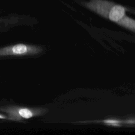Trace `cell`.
<instances>
[{"mask_svg":"<svg viewBox=\"0 0 135 135\" xmlns=\"http://www.w3.org/2000/svg\"><path fill=\"white\" fill-rule=\"evenodd\" d=\"M81 3L89 10L115 23L126 14L127 10L124 6L108 0H89Z\"/></svg>","mask_w":135,"mask_h":135,"instance_id":"6da1fadb","label":"cell"},{"mask_svg":"<svg viewBox=\"0 0 135 135\" xmlns=\"http://www.w3.org/2000/svg\"><path fill=\"white\" fill-rule=\"evenodd\" d=\"M0 111L6 114V116L4 119L20 121L23 119H27L44 114L47 111V109L30 108L15 105H8L1 107Z\"/></svg>","mask_w":135,"mask_h":135,"instance_id":"7a4b0ae2","label":"cell"},{"mask_svg":"<svg viewBox=\"0 0 135 135\" xmlns=\"http://www.w3.org/2000/svg\"><path fill=\"white\" fill-rule=\"evenodd\" d=\"M42 51L40 46L19 43L0 47V57L36 55Z\"/></svg>","mask_w":135,"mask_h":135,"instance_id":"3957f363","label":"cell"},{"mask_svg":"<svg viewBox=\"0 0 135 135\" xmlns=\"http://www.w3.org/2000/svg\"><path fill=\"white\" fill-rule=\"evenodd\" d=\"M116 23L133 32L135 31V21L126 14H124Z\"/></svg>","mask_w":135,"mask_h":135,"instance_id":"277c9868","label":"cell"},{"mask_svg":"<svg viewBox=\"0 0 135 135\" xmlns=\"http://www.w3.org/2000/svg\"><path fill=\"white\" fill-rule=\"evenodd\" d=\"M104 123L109 124H111L113 126H119V123L120 122L118 120H113V119H108L104 121Z\"/></svg>","mask_w":135,"mask_h":135,"instance_id":"5b68a950","label":"cell"},{"mask_svg":"<svg viewBox=\"0 0 135 135\" xmlns=\"http://www.w3.org/2000/svg\"><path fill=\"white\" fill-rule=\"evenodd\" d=\"M1 20H0V23H1Z\"/></svg>","mask_w":135,"mask_h":135,"instance_id":"8992f818","label":"cell"}]
</instances>
